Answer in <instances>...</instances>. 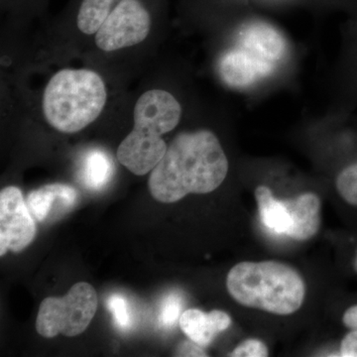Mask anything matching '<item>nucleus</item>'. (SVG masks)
<instances>
[{
  "label": "nucleus",
  "mask_w": 357,
  "mask_h": 357,
  "mask_svg": "<svg viewBox=\"0 0 357 357\" xmlns=\"http://www.w3.org/2000/svg\"><path fill=\"white\" fill-rule=\"evenodd\" d=\"M114 174V161L107 152L93 149L84 155L79 170V178L86 189L100 191L107 187Z\"/></svg>",
  "instance_id": "obj_13"
},
{
  "label": "nucleus",
  "mask_w": 357,
  "mask_h": 357,
  "mask_svg": "<svg viewBox=\"0 0 357 357\" xmlns=\"http://www.w3.org/2000/svg\"><path fill=\"white\" fill-rule=\"evenodd\" d=\"M342 323L349 330H357V304L349 307L344 312Z\"/></svg>",
  "instance_id": "obj_21"
},
{
  "label": "nucleus",
  "mask_w": 357,
  "mask_h": 357,
  "mask_svg": "<svg viewBox=\"0 0 357 357\" xmlns=\"http://www.w3.org/2000/svg\"><path fill=\"white\" fill-rule=\"evenodd\" d=\"M290 218L287 236L295 241H309L321 227V199L314 192H305L283 199Z\"/></svg>",
  "instance_id": "obj_10"
},
{
  "label": "nucleus",
  "mask_w": 357,
  "mask_h": 357,
  "mask_svg": "<svg viewBox=\"0 0 357 357\" xmlns=\"http://www.w3.org/2000/svg\"><path fill=\"white\" fill-rule=\"evenodd\" d=\"M176 356H208L203 347L192 342V340H185L178 345L175 351Z\"/></svg>",
  "instance_id": "obj_19"
},
{
  "label": "nucleus",
  "mask_w": 357,
  "mask_h": 357,
  "mask_svg": "<svg viewBox=\"0 0 357 357\" xmlns=\"http://www.w3.org/2000/svg\"><path fill=\"white\" fill-rule=\"evenodd\" d=\"M354 271H356L357 273V250H356V257H354Z\"/></svg>",
  "instance_id": "obj_22"
},
{
  "label": "nucleus",
  "mask_w": 357,
  "mask_h": 357,
  "mask_svg": "<svg viewBox=\"0 0 357 357\" xmlns=\"http://www.w3.org/2000/svg\"><path fill=\"white\" fill-rule=\"evenodd\" d=\"M107 100V86L98 73L63 69L47 84L42 109L52 128L62 133H76L100 117Z\"/></svg>",
  "instance_id": "obj_4"
},
{
  "label": "nucleus",
  "mask_w": 357,
  "mask_h": 357,
  "mask_svg": "<svg viewBox=\"0 0 357 357\" xmlns=\"http://www.w3.org/2000/svg\"><path fill=\"white\" fill-rule=\"evenodd\" d=\"M182 307V298L178 294L172 293L167 296L160 310L159 325L164 328H172L180 319Z\"/></svg>",
  "instance_id": "obj_16"
},
{
  "label": "nucleus",
  "mask_w": 357,
  "mask_h": 357,
  "mask_svg": "<svg viewBox=\"0 0 357 357\" xmlns=\"http://www.w3.org/2000/svg\"><path fill=\"white\" fill-rule=\"evenodd\" d=\"M152 26L146 0H119L96 33V44L105 52H114L144 41Z\"/></svg>",
  "instance_id": "obj_7"
},
{
  "label": "nucleus",
  "mask_w": 357,
  "mask_h": 357,
  "mask_svg": "<svg viewBox=\"0 0 357 357\" xmlns=\"http://www.w3.org/2000/svg\"><path fill=\"white\" fill-rule=\"evenodd\" d=\"M107 307L112 312L114 324L119 330L126 332L132 328V314H131L128 301L123 296L119 295V294L109 296L107 301Z\"/></svg>",
  "instance_id": "obj_15"
},
{
  "label": "nucleus",
  "mask_w": 357,
  "mask_h": 357,
  "mask_svg": "<svg viewBox=\"0 0 357 357\" xmlns=\"http://www.w3.org/2000/svg\"><path fill=\"white\" fill-rule=\"evenodd\" d=\"M255 199L263 225L275 234L287 236L290 218L283 199L275 198L266 185L256 188Z\"/></svg>",
  "instance_id": "obj_12"
},
{
  "label": "nucleus",
  "mask_w": 357,
  "mask_h": 357,
  "mask_svg": "<svg viewBox=\"0 0 357 357\" xmlns=\"http://www.w3.org/2000/svg\"><path fill=\"white\" fill-rule=\"evenodd\" d=\"M335 187L345 203L357 208V159L352 160L338 172Z\"/></svg>",
  "instance_id": "obj_14"
},
{
  "label": "nucleus",
  "mask_w": 357,
  "mask_h": 357,
  "mask_svg": "<svg viewBox=\"0 0 357 357\" xmlns=\"http://www.w3.org/2000/svg\"><path fill=\"white\" fill-rule=\"evenodd\" d=\"M268 349L261 340H244L238 347L231 352L230 356L236 357H265L268 356Z\"/></svg>",
  "instance_id": "obj_17"
},
{
  "label": "nucleus",
  "mask_w": 357,
  "mask_h": 357,
  "mask_svg": "<svg viewBox=\"0 0 357 357\" xmlns=\"http://www.w3.org/2000/svg\"><path fill=\"white\" fill-rule=\"evenodd\" d=\"M286 53V41L273 26L264 22L244 25L238 44L222 56L218 72L234 88H245L271 75Z\"/></svg>",
  "instance_id": "obj_5"
},
{
  "label": "nucleus",
  "mask_w": 357,
  "mask_h": 357,
  "mask_svg": "<svg viewBox=\"0 0 357 357\" xmlns=\"http://www.w3.org/2000/svg\"><path fill=\"white\" fill-rule=\"evenodd\" d=\"M182 105L165 91L154 89L139 96L133 110L134 126L117 149V160L136 176L151 172L165 155L162 136L180 123Z\"/></svg>",
  "instance_id": "obj_2"
},
{
  "label": "nucleus",
  "mask_w": 357,
  "mask_h": 357,
  "mask_svg": "<svg viewBox=\"0 0 357 357\" xmlns=\"http://www.w3.org/2000/svg\"><path fill=\"white\" fill-rule=\"evenodd\" d=\"M77 192L72 185L55 183L30 192L27 206L35 220L45 222L62 217L76 206Z\"/></svg>",
  "instance_id": "obj_9"
},
{
  "label": "nucleus",
  "mask_w": 357,
  "mask_h": 357,
  "mask_svg": "<svg viewBox=\"0 0 357 357\" xmlns=\"http://www.w3.org/2000/svg\"><path fill=\"white\" fill-rule=\"evenodd\" d=\"M227 288L238 304L281 316L297 312L306 296L301 275L276 261L238 263L227 274Z\"/></svg>",
  "instance_id": "obj_3"
},
{
  "label": "nucleus",
  "mask_w": 357,
  "mask_h": 357,
  "mask_svg": "<svg viewBox=\"0 0 357 357\" xmlns=\"http://www.w3.org/2000/svg\"><path fill=\"white\" fill-rule=\"evenodd\" d=\"M357 10V9H356ZM351 70L354 86L357 93V11L356 20L352 26V50H351Z\"/></svg>",
  "instance_id": "obj_20"
},
{
  "label": "nucleus",
  "mask_w": 357,
  "mask_h": 357,
  "mask_svg": "<svg viewBox=\"0 0 357 357\" xmlns=\"http://www.w3.org/2000/svg\"><path fill=\"white\" fill-rule=\"evenodd\" d=\"M229 173V160L215 133L206 129L181 132L150 174L148 187L160 203L217 190Z\"/></svg>",
  "instance_id": "obj_1"
},
{
  "label": "nucleus",
  "mask_w": 357,
  "mask_h": 357,
  "mask_svg": "<svg viewBox=\"0 0 357 357\" xmlns=\"http://www.w3.org/2000/svg\"><path fill=\"white\" fill-rule=\"evenodd\" d=\"M20 188L9 185L0 192V255L20 252L34 241L36 225Z\"/></svg>",
  "instance_id": "obj_8"
},
{
  "label": "nucleus",
  "mask_w": 357,
  "mask_h": 357,
  "mask_svg": "<svg viewBox=\"0 0 357 357\" xmlns=\"http://www.w3.org/2000/svg\"><path fill=\"white\" fill-rule=\"evenodd\" d=\"M95 288L79 282L64 297H48L40 305L36 330L42 337H76L86 330L98 310Z\"/></svg>",
  "instance_id": "obj_6"
},
{
  "label": "nucleus",
  "mask_w": 357,
  "mask_h": 357,
  "mask_svg": "<svg viewBox=\"0 0 357 357\" xmlns=\"http://www.w3.org/2000/svg\"><path fill=\"white\" fill-rule=\"evenodd\" d=\"M342 357H357V330H351L342 338L340 347Z\"/></svg>",
  "instance_id": "obj_18"
},
{
  "label": "nucleus",
  "mask_w": 357,
  "mask_h": 357,
  "mask_svg": "<svg viewBox=\"0 0 357 357\" xmlns=\"http://www.w3.org/2000/svg\"><path fill=\"white\" fill-rule=\"evenodd\" d=\"M178 324L181 330L190 340L206 347L213 342L218 333L229 328L231 319L227 312L218 310L204 312L190 309L181 314Z\"/></svg>",
  "instance_id": "obj_11"
}]
</instances>
